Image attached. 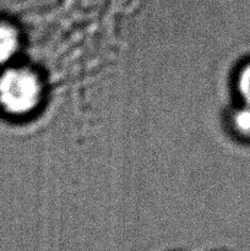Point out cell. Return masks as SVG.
Returning a JSON list of instances; mask_svg holds the SVG:
<instances>
[{
	"label": "cell",
	"instance_id": "cell-1",
	"mask_svg": "<svg viewBox=\"0 0 250 251\" xmlns=\"http://www.w3.org/2000/svg\"><path fill=\"white\" fill-rule=\"evenodd\" d=\"M43 83L34 71L11 68L0 76V105L14 117H26L39 107Z\"/></svg>",
	"mask_w": 250,
	"mask_h": 251
},
{
	"label": "cell",
	"instance_id": "cell-2",
	"mask_svg": "<svg viewBox=\"0 0 250 251\" xmlns=\"http://www.w3.org/2000/svg\"><path fill=\"white\" fill-rule=\"evenodd\" d=\"M20 39L16 28L11 25L0 24V63H6L16 54Z\"/></svg>",
	"mask_w": 250,
	"mask_h": 251
},
{
	"label": "cell",
	"instance_id": "cell-3",
	"mask_svg": "<svg viewBox=\"0 0 250 251\" xmlns=\"http://www.w3.org/2000/svg\"><path fill=\"white\" fill-rule=\"evenodd\" d=\"M232 127L239 136L250 137V104H245L233 113Z\"/></svg>",
	"mask_w": 250,
	"mask_h": 251
},
{
	"label": "cell",
	"instance_id": "cell-4",
	"mask_svg": "<svg viewBox=\"0 0 250 251\" xmlns=\"http://www.w3.org/2000/svg\"><path fill=\"white\" fill-rule=\"evenodd\" d=\"M237 85L238 93L243 98L245 104H250V63L245 64L239 70L237 75Z\"/></svg>",
	"mask_w": 250,
	"mask_h": 251
}]
</instances>
